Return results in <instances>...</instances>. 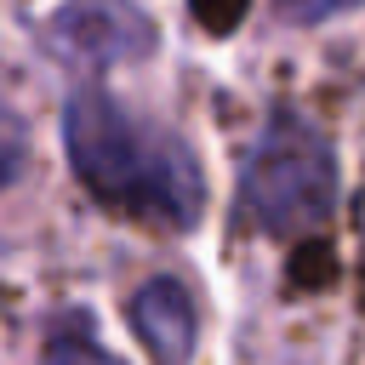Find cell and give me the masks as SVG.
<instances>
[{"label": "cell", "instance_id": "cell-2", "mask_svg": "<svg viewBox=\"0 0 365 365\" xmlns=\"http://www.w3.org/2000/svg\"><path fill=\"white\" fill-rule=\"evenodd\" d=\"M240 205L262 234L297 240L336 211V160L331 143L302 114H274L240 171Z\"/></svg>", "mask_w": 365, "mask_h": 365}, {"label": "cell", "instance_id": "cell-4", "mask_svg": "<svg viewBox=\"0 0 365 365\" xmlns=\"http://www.w3.org/2000/svg\"><path fill=\"white\" fill-rule=\"evenodd\" d=\"M131 325H137L143 348L154 354V365H188L200 319H194V297H188L182 279H171V274L148 279L131 297Z\"/></svg>", "mask_w": 365, "mask_h": 365}, {"label": "cell", "instance_id": "cell-1", "mask_svg": "<svg viewBox=\"0 0 365 365\" xmlns=\"http://www.w3.org/2000/svg\"><path fill=\"white\" fill-rule=\"evenodd\" d=\"M63 148L74 177L114 211L154 228H194L205 211V177L182 137L120 108L108 91H74L63 108Z\"/></svg>", "mask_w": 365, "mask_h": 365}, {"label": "cell", "instance_id": "cell-6", "mask_svg": "<svg viewBox=\"0 0 365 365\" xmlns=\"http://www.w3.org/2000/svg\"><path fill=\"white\" fill-rule=\"evenodd\" d=\"M23 160H29V137H23L17 114H11V108H0V188L23 171Z\"/></svg>", "mask_w": 365, "mask_h": 365}, {"label": "cell", "instance_id": "cell-7", "mask_svg": "<svg viewBox=\"0 0 365 365\" xmlns=\"http://www.w3.org/2000/svg\"><path fill=\"white\" fill-rule=\"evenodd\" d=\"M279 6V17H291V23H325V17H336V11H354L359 0H274Z\"/></svg>", "mask_w": 365, "mask_h": 365}, {"label": "cell", "instance_id": "cell-5", "mask_svg": "<svg viewBox=\"0 0 365 365\" xmlns=\"http://www.w3.org/2000/svg\"><path fill=\"white\" fill-rule=\"evenodd\" d=\"M46 365H120V359L97 342V331H91L80 314H63V319L46 331Z\"/></svg>", "mask_w": 365, "mask_h": 365}, {"label": "cell", "instance_id": "cell-3", "mask_svg": "<svg viewBox=\"0 0 365 365\" xmlns=\"http://www.w3.org/2000/svg\"><path fill=\"white\" fill-rule=\"evenodd\" d=\"M46 46L80 68H114L154 51V23L131 0H68L46 17Z\"/></svg>", "mask_w": 365, "mask_h": 365}]
</instances>
